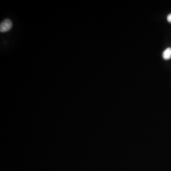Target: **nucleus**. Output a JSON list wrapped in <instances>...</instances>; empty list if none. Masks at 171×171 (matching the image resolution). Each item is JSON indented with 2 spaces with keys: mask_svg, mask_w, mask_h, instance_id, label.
<instances>
[{
  "mask_svg": "<svg viewBox=\"0 0 171 171\" xmlns=\"http://www.w3.org/2000/svg\"><path fill=\"white\" fill-rule=\"evenodd\" d=\"M13 26V23L9 19H6L0 24V31L2 33L8 32Z\"/></svg>",
  "mask_w": 171,
  "mask_h": 171,
  "instance_id": "f257e3e1",
  "label": "nucleus"
},
{
  "mask_svg": "<svg viewBox=\"0 0 171 171\" xmlns=\"http://www.w3.org/2000/svg\"><path fill=\"white\" fill-rule=\"evenodd\" d=\"M163 57L165 60H168L171 58V48H168L163 53Z\"/></svg>",
  "mask_w": 171,
  "mask_h": 171,
  "instance_id": "f03ea898",
  "label": "nucleus"
},
{
  "mask_svg": "<svg viewBox=\"0 0 171 171\" xmlns=\"http://www.w3.org/2000/svg\"><path fill=\"white\" fill-rule=\"evenodd\" d=\"M167 21H169V22L171 23V14H169L168 15V16H167Z\"/></svg>",
  "mask_w": 171,
  "mask_h": 171,
  "instance_id": "7ed1b4c3",
  "label": "nucleus"
}]
</instances>
